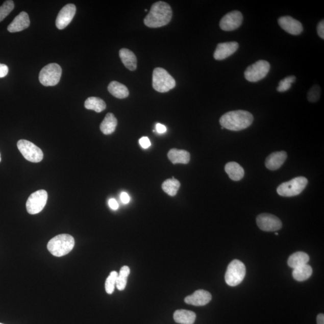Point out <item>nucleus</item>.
Here are the masks:
<instances>
[{"label": "nucleus", "mask_w": 324, "mask_h": 324, "mask_svg": "<svg viewBox=\"0 0 324 324\" xmlns=\"http://www.w3.org/2000/svg\"><path fill=\"white\" fill-rule=\"evenodd\" d=\"M172 16V9L168 3L156 2L152 5L148 14L146 16L144 23L149 28H159L168 24Z\"/></svg>", "instance_id": "1"}, {"label": "nucleus", "mask_w": 324, "mask_h": 324, "mask_svg": "<svg viewBox=\"0 0 324 324\" xmlns=\"http://www.w3.org/2000/svg\"><path fill=\"white\" fill-rule=\"evenodd\" d=\"M219 121L224 129L240 131L250 127L254 121V117L250 112L237 110L227 112L221 116Z\"/></svg>", "instance_id": "2"}, {"label": "nucleus", "mask_w": 324, "mask_h": 324, "mask_svg": "<svg viewBox=\"0 0 324 324\" xmlns=\"http://www.w3.org/2000/svg\"><path fill=\"white\" fill-rule=\"evenodd\" d=\"M74 239L69 234L58 235L47 243V248L50 253L55 257H61L72 251L74 246Z\"/></svg>", "instance_id": "3"}, {"label": "nucleus", "mask_w": 324, "mask_h": 324, "mask_svg": "<svg viewBox=\"0 0 324 324\" xmlns=\"http://www.w3.org/2000/svg\"><path fill=\"white\" fill-rule=\"evenodd\" d=\"M176 82L168 71L162 68L155 69L153 73V87L159 93H166L176 87Z\"/></svg>", "instance_id": "4"}, {"label": "nucleus", "mask_w": 324, "mask_h": 324, "mask_svg": "<svg viewBox=\"0 0 324 324\" xmlns=\"http://www.w3.org/2000/svg\"><path fill=\"white\" fill-rule=\"evenodd\" d=\"M308 180L304 177H298L281 184L277 189L280 196L292 197L298 195L306 188Z\"/></svg>", "instance_id": "5"}, {"label": "nucleus", "mask_w": 324, "mask_h": 324, "mask_svg": "<svg viewBox=\"0 0 324 324\" xmlns=\"http://www.w3.org/2000/svg\"><path fill=\"white\" fill-rule=\"evenodd\" d=\"M245 267L241 261L235 259L228 265L225 276V282L230 286H236L243 282L245 276Z\"/></svg>", "instance_id": "6"}, {"label": "nucleus", "mask_w": 324, "mask_h": 324, "mask_svg": "<svg viewBox=\"0 0 324 324\" xmlns=\"http://www.w3.org/2000/svg\"><path fill=\"white\" fill-rule=\"evenodd\" d=\"M62 74L60 65L51 63L46 65L40 71L39 81L44 86H55L59 83Z\"/></svg>", "instance_id": "7"}, {"label": "nucleus", "mask_w": 324, "mask_h": 324, "mask_svg": "<svg viewBox=\"0 0 324 324\" xmlns=\"http://www.w3.org/2000/svg\"><path fill=\"white\" fill-rule=\"evenodd\" d=\"M270 64L265 60H259L251 65L244 71V77L252 83H256L264 79L269 73Z\"/></svg>", "instance_id": "8"}, {"label": "nucleus", "mask_w": 324, "mask_h": 324, "mask_svg": "<svg viewBox=\"0 0 324 324\" xmlns=\"http://www.w3.org/2000/svg\"><path fill=\"white\" fill-rule=\"evenodd\" d=\"M19 152L30 162L38 163L43 160V153L38 146L27 140L21 139L17 143Z\"/></svg>", "instance_id": "9"}, {"label": "nucleus", "mask_w": 324, "mask_h": 324, "mask_svg": "<svg viewBox=\"0 0 324 324\" xmlns=\"http://www.w3.org/2000/svg\"><path fill=\"white\" fill-rule=\"evenodd\" d=\"M47 200V193L45 190H39L34 192L27 201L26 208L30 214H38L45 207Z\"/></svg>", "instance_id": "10"}, {"label": "nucleus", "mask_w": 324, "mask_h": 324, "mask_svg": "<svg viewBox=\"0 0 324 324\" xmlns=\"http://www.w3.org/2000/svg\"><path fill=\"white\" fill-rule=\"evenodd\" d=\"M259 229L266 232H275L281 229L282 223L278 217L271 214H259L257 218Z\"/></svg>", "instance_id": "11"}, {"label": "nucleus", "mask_w": 324, "mask_h": 324, "mask_svg": "<svg viewBox=\"0 0 324 324\" xmlns=\"http://www.w3.org/2000/svg\"><path fill=\"white\" fill-rule=\"evenodd\" d=\"M243 16L239 11H233L227 13L220 20V29L226 32H231L239 28L243 22Z\"/></svg>", "instance_id": "12"}, {"label": "nucleus", "mask_w": 324, "mask_h": 324, "mask_svg": "<svg viewBox=\"0 0 324 324\" xmlns=\"http://www.w3.org/2000/svg\"><path fill=\"white\" fill-rule=\"evenodd\" d=\"M77 8L73 4H68L61 9L57 16L56 26L58 29L63 30L69 24L76 13Z\"/></svg>", "instance_id": "13"}, {"label": "nucleus", "mask_w": 324, "mask_h": 324, "mask_svg": "<svg viewBox=\"0 0 324 324\" xmlns=\"http://www.w3.org/2000/svg\"><path fill=\"white\" fill-rule=\"evenodd\" d=\"M278 23L283 30L292 35H299L303 30L302 23L291 16L281 17L278 19Z\"/></svg>", "instance_id": "14"}, {"label": "nucleus", "mask_w": 324, "mask_h": 324, "mask_svg": "<svg viewBox=\"0 0 324 324\" xmlns=\"http://www.w3.org/2000/svg\"><path fill=\"white\" fill-rule=\"evenodd\" d=\"M238 47H239V45L236 42L219 43L214 51V59L216 60L226 59L236 52Z\"/></svg>", "instance_id": "15"}, {"label": "nucleus", "mask_w": 324, "mask_h": 324, "mask_svg": "<svg viewBox=\"0 0 324 324\" xmlns=\"http://www.w3.org/2000/svg\"><path fill=\"white\" fill-rule=\"evenodd\" d=\"M212 299L210 293L203 289L197 290L193 294L186 296L185 302L187 304L203 306L209 303Z\"/></svg>", "instance_id": "16"}, {"label": "nucleus", "mask_w": 324, "mask_h": 324, "mask_svg": "<svg viewBox=\"0 0 324 324\" xmlns=\"http://www.w3.org/2000/svg\"><path fill=\"white\" fill-rule=\"evenodd\" d=\"M30 24V20L28 13L22 12L10 23L8 30L10 33L19 32L28 28Z\"/></svg>", "instance_id": "17"}, {"label": "nucleus", "mask_w": 324, "mask_h": 324, "mask_svg": "<svg viewBox=\"0 0 324 324\" xmlns=\"http://www.w3.org/2000/svg\"><path fill=\"white\" fill-rule=\"evenodd\" d=\"M287 154L284 151L271 153L265 160V166L269 170H276L284 165Z\"/></svg>", "instance_id": "18"}, {"label": "nucleus", "mask_w": 324, "mask_h": 324, "mask_svg": "<svg viewBox=\"0 0 324 324\" xmlns=\"http://www.w3.org/2000/svg\"><path fill=\"white\" fill-rule=\"evenodd\" d=\"M168 157L173 164L182 163L187 164L190 161V155L188 152L183 149L173 148L168 152Z\"/></svg>", "instance_id": "19"}, {"label": "nucleus", "mask_w": 324, "mask_h": 324, "mask_svg": "<svg viewBox=\"0 0 324 324\" xmlns=\"http://www.w3.org/2000/svg\"><path fill=\"white\" fill-rule=\"evenodd\" d=\"M122 63L130 70L134 71L137 67V59L135 54L131 50L126 48L120 49L119 52Z\"/></svg>", "instance_id": "20"}, {"label": "nucleus", "mask_w": 324, "mask_h": 324, "mask_svg": "<svg viewBox=\"0 0 324 324\" xmlns=\"http://www.w3.org/2000/svg\"><path fill=\"white\" fill-rule=\"evenodd\" d=\"M196 318L195 313L190 310H178L173 313V319L180 324H193Z\"/></svg>", "instance_id": "21"}, {"label": "nucleus", "mask_w": 324, "mask_h": 324, "mask_svg": "<svg viewBox=\"0 0 324 324\" xmlns=\"http://www.w3.org/2000/svg\"><path fill=\"white\" fill-rule=\"evenodd\" d=\"M230 178L234 181H240L243 178L244 170L238 163L234 162L228 163L225 168Z\"/></svg>", "instance_id": "22"}, {"label": "nucleus", "mask_w": 324, "mask_h": 324, "mask_svg": "<svg viewBox=\"0 0 324 324\" xmlns=\"http://www.w3.org/2000/svg\"><path fill=\"white\" fill-rule=\"evenodd\" d=\"M309 259V256L305 252H295L290 256L288 260V264L289 267L295 269L308 264Z\"/></svg>", "instance_id": "23"}, {"label": "nucleus", "mask_w": 324, "mask_h": 324, "mask_svg": "<svg viewBox=\"0 0 324 324\" xmlns=\"http://www.w3.org/2000/svg\"><path fill=\"white\" fill-rule=\"evenodd\" d=\"M108 90L113 96L118 98H124L129 95L127 87L117 81H112L108 85Z\"/></svg>", "instance_id": "24"}, {"label": "nucleus", "mask_w": 324, "mask_h": 324, "mask_svg": "<svg viewBox=\"0 0 324 324\" xmlns=\"http://www.w3.org/2000/svg\"><path fill=\"white\" fill-rule=\"evenodd\" d=\"M118 121L114 115L108 113L100 126L101 131L105 135H111L115 131Z\"/></svg>", "instance_id": "25"}, {"label": "nucleus", "mask_w": 324, "mask_h": 324, "mask_svg": "<svg viewBox=\"0 0 324 324\" xmlns=\"http://www.w3.org/2000/svg\"><path fill=\"white\" fill-rule=\"evenodd\" d=\"M312 272L313 269L311 266L306 264L293 269L292 276L296 281L303 282L309 279L312 276Z\"/></svg>", "instance_id": "26"}, {"label": "nucleus", "mask_w": 324, "mask_h": 324, "mask_svg": "<svg viewBox=\"0 0 324 324\" xmlns=\"http://www.w3.org/2000/svg\"><path fill=\"white\" fill-rule=\"evenodd\" d=\"M84 106L87 110H93L98 113L104 111L107 107L105 102L102 98L96 97H88L85 101Z\"/></svg>", "instance_id": "27"}, {"label": "nucleus", "mask_w": 324, "mask_h": 324, "mask_svg": "<svg viewBox=\"0 0 324 324\" xmlns=\"http://www.w3.org/2000/svg\"><path fill=\"white\" fill-rule=\"evenodd\" d=\"M180 187V183L179 181L175 179L173 177H172V179L165 180L162 185L163 191L170 196L176 195Z\"/></svg>", "instance_id": "28"}, {"label": "nucleus", "mask_w": 324, "mask_h": 324, "mask_svg": "<svg viewBox=\"0 0 324 324\" xmlns=\"http://www.w3.org/2000/svg\"><path fill=\"white\" fill-rule=\"evenodd\" d=\"M130 268L128 266H123L120 271V273L118 276L116 285L119 291H122L126 288L127 285L128 278L130 275Z\"/></svg>", "instance_id": "29"}, {"label": "nucleus", "mask_w": 324, "mask_h": 324, "mask_svg": "<svg viewBox=\"0 0 324 324\" xmlns=\"http://www.w3.org/2000/svg\"><path fill=\"white\" fill-rule=\"evenodd\" d=\"M118 273L117 271H112L105 282V290L108 294H112L114 291Z\"/></svg>", "instance_id": "30"}, {"label": "nucleus", "mask_w": 324, "mask_h": 324, "mask_svg": "<svg viewBox=\"0 0 324 324\" xmlns=\"http://www.w3.org/2000/svg\"><path fill=\"white\" fill-rule=\"evenodd\" d=\"M14 3L11 0H8L3 3V5L0 7V22L10 14V13L14 9Z\"/></svg>", "instance_id": "31"}, {"label": "nucleus", "mask_w": 324, "mask_h": 324, "mask_svg": "<svg viewBox=\"0 0 324 324\" xmlns=\"http://www.w3.org/2000/svg\"><path fill=\"white\" fill-rule=\"evenodd\" d=\"M296 80L294 76H289L284 78V80L279 82V86L277 90L279 92H285L288 91L291 87L292 83H294Z\"/></svg>", "instance_id": "32"}, {"label": "nucleus", "mask_w": 324, "mask_h": 324, "mask_svg": "<svg viewBox=\"0 0 324 324\" xmlns=\"http://www.w3.org/2000/svg\"><path fill=\"white\" fill-rule=\"evenodd\" d=\"M320 93H321V90H320V87L318 85H314L309 91L308 95V98L310 102L311 103H315L320 98Z\"/></svg>", "instance_id": "33"}, {"label": "nucleus", "mask_w": 324, "mask_h": 324, "mask_svg": "<svg viewBox=\"0 0 324 324\" xmlns=\"http://www.w3.org/2000/svg\"><path fill=\"white\" fill-rule=\"evenodd\" d=\"M139 144L143 148H148L151 145V142L148 137L144 136L139 139Z\"/></svg>", "instance_id": "34"}, {"label": "nucleus", "mask_w": 324, "mask_h": 324, "mask_svg": "<svg viewBox=\"0 0 324 324\" xmlns=\"http://www.w3.org/2000/svg\"><path fill=\"white\" fill-rule=\"evenodd\" d=\"M9 72V67L7 65L0 63V78L7 76Z\"/></svg>", "instance_id": "35"}, {"label": "nucleus", "mask_w": 324, "mask_h": 324, "mask_svg": "<svg viewBox=\"0 0 324 324\" xmlns=\"http://www.w3.org/2000/svg\"><path fill=\"white\" fill-rule=\"evenodd\" d=\"M317 31H318V33L320 37V38L323 39H324V22L323 20L322 21H320L319 23L318 27H317Z\"/></svg>", "instance_id": "36"}, {"label": "nucleus", "mask_w": 324, "mask_h": 324, "mask_svg": "<svg viewBox=\"0 0 324 324\" xmlns=\"http://www.w3.org/2000/svg\"><path fill=\"white\" fill-rule=\"evenodd\" d=\"M156 130L157 132H158V134H164V133H165L167 131L166 126L160 123L156 124Z\"/></svg>", "instance_id": "37"}, {"label": "nucleus", "mask_w": 324, "mask_h": 324, "mask_svg": "<svg viewBox=\"0 0 324 324\" xmlns=\"http://www.w3.org/2000/svg\"><path fill=\"white\" fill-rule=\"evenodd\" d=\"M109 206L112 210H117L118 209L119 205L117 201L115 199H110L109 200Z\"/></svg>", "instance_id": "38"}, {"label": "nucleus", "mask_w": 324, "mask_h": 324, "mask_svg": "<svg viewBox=\"0 0 324 324\" xmlns=\"http://www.w3.org/2000/svg\"><path fill=\"white\" fill-rule=\"evenodd\" d=\"M120 198L122 203L124 204H127L130 202V196L129 194L126 192H122L120 196Z\"/></svg>", "instance_id": "39"}, {"label": "nucleus", "mask_w": 324, "mask_h": 324, "mask_svg": "<svg viewBox=\"0 0 324 324\" xmlns=\"http://www.w3.org/2000/svg\"><path fill=\"white\" fill-rule=\"evenodd\" d=\"M317 324H324V315L323 313H320L317 316Z\"/></svg>", "instance_id": "40"}, {"label": "nucleus", "mask_w": 324, "mask_h": 324, "mask_svg": "<svg viewBox=\"0 0 324 324\" xmlns=\"http://www.w3.org/2000/svg\"><path fill=\"white\" fill-rule=\"evenodd\" d=\"M1 160H2V159H1V155H0V162H1Z\"/></svg>", "instance_id": "41"}, {"label": "nucleus", "mask_w": 324, "mask_h": 324, "mask_svg": "<svg viewBox=\"0 0 324 324\" xmlns=\"http://www.w3.org/2000/svg\"><path fill=\"white\" fill-rule=\"evenodd\" d=\"M275 234H276V235H278V233H276Z\"/></svg>", "instance_id": "42"}, {"label": "nucleus", "mask_w": 324, "mask_h": 324, "mask_svg": "<svg viewBox=\"0 0 324 324\" xmlns=\"http://www.w3.org/2000/svg\"><path fill=\"white\" fill-rule=\"evenodd\" d=\"M0 324H4V323H0Z\"/></svg>", "instance_id": "43"}]
</instances>
